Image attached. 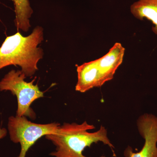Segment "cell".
<instances>
[{
    "mask_svg": "<svg viewBox=\"0 0 157 157\" xmlns=\"http://www.w3.org/2000/svg\"><path fill=\"white\" fill-rule=\"evenodd\" d=\"M95 128L94 125L86 121L81 124L64 123L60 125L56 134L45 136V138L56 147L55 151L50 153V155L54 157H87L82 154L85 149L99 142L108 145L112 149L114 148L107 136L106 128L101 125L97 132H88Z\"/></svg>",
    "mask_w": 157,
    "mask_h": 157,
    "instance_id": "obj_1",
    "label": "cell"
},
{
    "mask_svg": "<svg viewBox=\"0 0 157 157\" xmlns=\"http://www.w3.org/2000/svg\"><path fill=\"white\" fill-rule=\"evenodd\" d=\"M43 40V29L40 26L28 36L17 32L7 37L0 47V70L17 65L26 77L33 76L38 70V62L43 57V50L38 47Z\"/></svg>",
    "mask_w": 157,
    "mask_h": 157,
    "instance_id": "obj_2",
    "label": "cell"
},
{
    "mask_svg": "<svg viewBox=\"0 0 157 157\" xmlns=\"http://www.w3.org/2000/svg\"><path fill=\"white\" fill-rule=\"evenodd\" d=\"M26 78L21 70H11L0 81V91H10L17 99L16 115L27 117L36 119V114L31 108L34 101L44 97V92L39 90L38 84H34L36 78L30 82L25 80Z\"/></svg>",
    "mask_w": 157,
    "mask_h": 157,
    "instance_id": "obj_3",
    "label": "cell"
},
{
    "mask_svg": "<svg viewBox=\"0 0 157 157\" xmlns=\"http://www.w3.org/2000/svg\"><path fill=\"white\" fill-rule=\"evenodd\" d=\"M60 124L53 122L39 124L32 122L25 116H11L8 128L10 139L13 143L20 144L21 151L17 157H25L29 149L41 137L56 134Z\"/></svg>",
    "mask_w": 157,
    "mask_h": 157,
    "instance_id": "obj_4",
    "label": "cell"
},
{
    "mask_svg": "<svg viewBox=\"0 0 157 157\" xmlns=\"http://www.w3.org/2000/svg\"><path fill=\"white\" fill-rule=\"evenodd\" d=\"M139 134L144 140V145L138 152L132 151L131 147L126 149L125 157H157V117L145 113L138 118L137 122Z\"/></svg>",
    "mask_w": 157,
    "mask_h": 157,
    "instance_id": "obj_5",
    "label": "cell"
},
{
    "mask_svg": "<svg viewBox=\"0 0 157 157\" xmlns=\"http://www.w3.org/2000/svg\"><path fill=\"white\" fill-rule=\"evenodd\" d=\"M125 48L116 43L106 55L95 60L100 86L112 80L116 71L123 61Z\"/></svg>",
    "mask_w": 157,
    "mask_h": 157,
    "instance_id": "obj_6",
    "label": "cell"
},
{
    "mask_svg": "<svg viewBox=\"0 0 157 157\" xmlns=\"http://www.w3.org/2000/svg\"><path fill=\"white\" fill-rule=\"evenodd\" d=\"M130 11L137 19L151 21L152 30L157 35V0H137L131 6Z\"/></svg>",
    "mask_w": 157,
    "mask_h": 157,
    "instance_id": "obj_7",
    "label": "cell"
},
{
    "mask_svg": "<svg viewBox=\"0 0 157 157\" xmlns=\"http://www.w3.org/2000/svg\"><path fill=\"white\" fill-rule=\"evenodd\" d=\"M15 13V25L18 29L27 32L30 27L29 18L33 13L29 0H13Z\"/></svg>",
    "mask_w": 157,
    "mask_h": 157,
    "instance_id": "obj_8",
    "label": "cell"
},
{
    "mask_svg": "<svg viewBox=\"0 0 157 157\" xmlns=\"http://www.w3.org/2000/svg\"><path fill=\"white\" fill-rule=\"evenodd\" d=\"M7 134V129L5 128H0V140L6 137Z\"/></svg>",
    "mask_w": 157,
    "mask_h": 157,
    "instance_id": "obj_9",
    "label": "cell"
}]
</instances>
